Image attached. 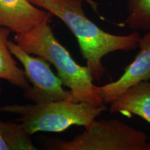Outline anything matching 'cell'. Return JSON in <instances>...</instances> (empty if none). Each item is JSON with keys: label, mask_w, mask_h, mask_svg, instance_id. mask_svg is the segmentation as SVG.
Returning a JSON list of instances; mask_svg holds the SVG:
<instances>
[{"label": "cell", "mask_w": 150, "mask_h": 150, "mask_svg": "<svg viewBox=\"0 0 150 150\" xmlns=\"http://www.w3.org/2000/svg\"><path fill=\"white\" fill-rule=\"evenodd\" d=\"M8 45L11 54L23 65L26 77L31 83L24 89V98L35 104L70 99V91L63 88L61 79L54 74L49 62L27 53L16 42L8 40Z\"/></svg>", "instance_id": "5b68a950"}, {"label": "cell", "mask_w": 150, "mask_h": 150, "mask_svg": "<svg viewBox=\"0 0 150 150\" xmlns=\"http://www.w3.org/2000/svg\"><path fill=\"white\" fill-rule=\"evenodd\" d=\"M11 32L8 28L0 27V79L24 90L29 86V82L24 71L18 66L8 48Z\"/></svg>", "instance_id": "9c48e42d"}, {"label": "cell", "mask_w": 150, "mask_h": 150, "mask_svg": "<svg viewBox=\"0 0 150 150\" xmlns=\"http://www.w3.org/2000/svg\"><path fill=\"white\" fill-rule=\"evenodd\" d=\"M53 15L31 4L29 0H0V27L12 32L24 33L42 22L50 21Z\"/></svg>", "instance_id": "52a82bcc"}, {"label": "cell", "mask_w": 150, "mask_h": 150, "mask_svg": "<svg viewBox=\"0 0 150 150\" xmlns=\"http://www.w3.org/2000/svg\"><path fill=\"white\" fill-rule=\"evenodd\" d=\"M14 40L27 53L40 56L55 67L63 86L70 92L68 100L95 106L104 104L97 95L88 67L75 62L54 34L50 21L42 22L24 33H16Z\"/></svg>", "instance_id": "7a4b0ae2"}, {"label": "cell", "mask_w": 150, "mask_h": 150, "mask_svg": "<svg viewBox=\"0 0 150 150\" xmlns=\"http://www.w3.org/2000/svg\"><path fill=\"white\" fill-rule=\"evenodd\" d=\"M85 1H86L87 3H88L91 6L92 8H93V10L95 11V12H96L97 14L99 15L98 11H97V5H98V4H97V3L95 2V1H93V0H85Z\"/></svg>", "instance_id": "4fadbf2b"}, {"label": "cell", "mask_w": 150, "mask_h": 150, "mask_svg": "<svg viewBox=\"0 0 150 150\" xmlns=\"http://www.w3.org/2000/svg\"><path fill=\"white\" fill-rule=\"evenodd\" d=\"M139 52L134 61L115 81L102 86H96L97 95L104 104H110L127 89L140 82L150 79V31L140 37Z\"/></svg>", "instance_id": "8992f818"}, {"label": "cell", "mask_w": 150, "mask_h": 150, "mask_svg": "<svg viewBox=\"0 0 150 150\" xmlns=\"http://www.w3.org/2000/svg\"><path fill=\"white\" fill-rule=\"evenodd\" d=\"M0 129L8 150L37 149L33 142L32 135L25 130L21 123L0 121Z\"/></svg>", "instance_id": "30bf717a"}, {"label": "cell", "mask_w": 150, "mask_h": 150, "mask_svg": "<svg viewBox=\"0 0 150 150\" xmlns=\"http://www.w3.org/2000/svg\"><path fill=\"white\" fill-rule=\"evenodd\" d=\"M29 1L59 18L68 27L77 40L81 54L94 81H99L106 72L102 63L105 56L117 51L128 52L138 47L141 37L138 31L118 35L104 31L86 17L83 0Z\"/></svg>", "instance_id": "6da1fadb"}, {"label": "cell", "mask_w": 150, "mask_h": 150, "mask_svg": "<svg viewBox=\"0 0 150 150\" xmlns=\"http://www.w3.org/2000/svg\"><path fill=\"white\" fill-rule=\"evenodd\" d=\"M106 109L83 102H74L67 99L40 104H11L0 107V110L19 116L16 122L30 134L36 132H62L72 126L87 127Z\"/></svg>", "instance_id": "3957f363"}, {"label": "cell", "mask_w": 150, "mask_h": 150, "mask_svg": "<svg viewBox=\"0 0 150 150\" xmlns=\"http://www.w3.org/2000/svg\"><path fill=\"white\" fill-rule=\"evenodd\" d=\"M1 92H2V88H1V86H0V97H1ZM0 150H8V147L6 145L5 142L3 140L2 136H1V129H0Z\"/></svg>", "instance_id": "7c38bea8"}, {"label": "cell", "mask_w": 150, "mask_h": 150, "mask_svg": "<svg viewBox=\"0 0 150 150\" xmlns=\"http://www.w3.org/2000/svg\"><path fill=\"white\" fill-rule=\"evenodd\" d=\"M54 150H150L147 135L115 119L93 120L85 131L70 140L55 139Z\"/></svg>", "instance_id": "277c9868"}, {"label": "cell", "mask_w": 150, "mask_h": 150, "mask_svg": "<svg viewBox=\"0 0 150 150\" xmlns=\"http://www.w3.org/2000/svg\"><path fill=\"white\" fill-rule=\"evenodd\" d=\"M127 11L123 25L135 31H150V0H127Z\"/></svg>", "instance_id": "8fae6325"}, {"label": "cell", "mask_w": 150, "mask_h": 150, "mask_svg": "<svg viewBox=\"0 0 150 150\" xmlns=\"http://www.w3.org/2000/svg\"><path fill=\"white\" fill-rule=\"evenodd\" d=\"M109 111L129 117L137 115L150 124V79L127 89L110 103Z\"/></svg>", "instance_id": "ba28073f"}]
</instances>
